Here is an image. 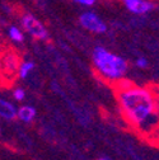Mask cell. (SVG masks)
<instances>
[{
  "instance_id": "cell-3",
  "label": "cell",
  "mask_w": 159,
  "mask_h": 160,
  "mask_svg": "<svg viewBox=\"0 0 159 160\" xmlns=\"http://www.w3.org/2000/svg\"><path fill=\"white\" fill-rule=\"evenodd\" d=\"M21 24L22 28H24V31L36 39L46 41L49 38V32L45 24L31 13H23L21 15Z\"/></svg>"
},
{
  "instance_id": "cell-15",
  "label": "cell",
  "mask_w": 159,
  "mask_h": 160,
  "mask_svg": "<svg viewBox=\"0 0 159 160\" xmlns=\"http://www.w3.org/2000/svg\"><path fill=\"white\" fill-rule=\"evenodd\" d=\"M5 80H7V78H5V75H4V71H3L2 66H0V88H2V87L5 84Z\"/></svg>"
},
{
  "instance_id": "cell-7",
  "label": "cell",
  "mask_w": 159,
  "mask_h": 160,
  "mask_svg": "<svg viewBox=\"0 0 159 160\" xmlns=\"http://www.w3.org/2000/svg\"><path fill=\"white\" fill-rule=\"evenodd\" d=\"M17 112L18 107H15L14 103L0 97V119H5V121L17 119Z\"/></svg>"
},
{
  "instance_id": "cell-20",
  "label": "cell",
  "mask_w": 159,
  "mask_h": 160,
  "mask_svg": "<svg viewBox=\"0 0 159 160\" xmlns=\"http://www.w3.org/2000/svg\"><path fill=\"white\" fill-rule=\"evenodd\" d=\"M0 133H2V127H0Z\"/></svg>"
},
{
  "instance_id": "cell-2",
  "label": "cell",
  "mask_w": 159,
  "mask_h": 160,
  "mask_svg": "<svg viewBox=\"0 0 159 160\" xmlns=\"http://www.w3.org/2000/svg\"><path fill=\"white\" fill-rule=\"evenodd\" d=\"M92 64L95 74L112 85L124 79L129 70L127 61L102 46H97L92 53Z\"/></svg>"
},
{
  "instance_id": "cell-13",
  "label": "cell",
  "mask_w": 159,
  "mask_h": 160,
  "mask_svg": "<svg viewBox=\"0 0 159 160\" xmlns=\"http://www.w3.org/2000/svg\"><path fill=\"white\" fill-rule=\"evenodd\" d=\"M148 61H146V58H144V57H139L137 60H136V66L139 68V69H146L148 68Z\"/></svg>"
},
{
  "instance_id": "cell-19",
  "label": "cell",
  "mask_w": 159,
  "mask_h": 160,
  "mask_svg": "<svg viewBox=\"0 0 159 160\" xmlns=\"http://www.w3.org/2000/svg\"><path fill=\"white\" fill-rule=\"evenodd\" d=\"M0 39H2V31H0Z\"/></svg>"
},
{
  "instance_id": "cell-10",
  "label": "cell",
  "mask_w": 159,
  "mask_h": 160,
  "mask_svg": "<svg viewBox=\"0 0 159 160\" xmlns=\"http://www.w3.org/2000/svg\"><path fill=\"white\" fill-rule=\"evenodd\" d=\"M8 37L12 42L14 43H22L24 41V34L21 28H18L15 26H10L8 29Z\"/></svg>"
},
{
  "instance_id": "cell-18",
  "label": "cell",
  "mask_w": 159,
  "mask_h": 160,
  "mask_svg": "<svg viewBox=\"0 0 159 160\" xmlns=\"http://www.w3.org/2000/svg\"><path fill=\"white\" fill-rule=\"evenodd\" d=\"M98 160H108V159H106V158H99Z\"/></svg>"
},
{
  "instance_id": "cell-12",
  "label": "cell",
  "mask_w": 159,
  "mask_h": 160,
  "mask_svg": "<svg viewBox=\"0 0 159 160\" xmlns=\"http://www.w3.org/2000/svg\"><path fill=\"white\" fill-rule=\"evenodd\" d=\"M131 85H134V83L131 82V80H129V79H125V78H124V79H121L117 84H115V89H116V90H124V89L130 88Z\"/></svg>"
},
{
  "instance_id": "cell-5",
  "label": "cell",
  "mask_w": 159,
  "mask_h": 160,
  "mask_svg": "<svg viewBox=\"0 0 159 160\" xmlns=\"http://www.w3.org/2000/svg\"><path fill=\"white\" fill-rule=\"evenodd\" d=\"M79 23H80V26L83 28H85L87 31H89L92 33L101 34V33H105L107 31L106 23L93 12L83 13L80 17H79Z\"/></svg>"
},
{
  "instance_id": "cell-8",
  "label": "cell",
  "mask_w": 159,
  "mask_h": 160,
  "mask_svg": "<svg viewBox=\"0 0 159 160\" xmlns=\"http://www.w3.org/2000/svg\"><path fill=\"white\" fill-rule=\"evenodd\" d=\"M37 116V109L31 104H23L18 107L17 119H19L23 123H32Z\"/></svg>"
},
{
  "instance_id": "cell-11",
  "label": "cell",
  "mask_w": 159,
  "mask_h": 160,
  "mask_svg": "<svg viewBox=\"0 0 159 160\" xmlns=\"http://www.w3.org/2000/svg\"><path fill=\"white\" fill-rule=\"evenodd\" d=\"M12 95H13V99L17 102H23L24 99H26V90L21 87H17L13 89L12 92Z\"/></svg>"
},
{
  "instance_id": "cell-1",
  "label": "cell",
  "mask_w": 159,
  "mask_h": 160,
  "mask_svg": "<svg viewBox=\"0 0 159 160\" xmlns=\"http://www.w3.org/2000/svg\"><path fill=\"white\" fill-rule=\"evenodd\" d=\"M117 106L124 121L134 130L151 140L159 130V99L155 87L131 85L116 90Z\"/></svg>"
},
{
  "instance_id": "cell-9",
  "label": "cell",
  "mask_w": 159,
  "mask_h": 160,
  "mask_svg": "<svg viewBox=\"0 0 159 160\" xmlns=\"http://www.w3.org/2000/svg\"><path fill=\"white\" fill-rule=\"evenodd\" d=\"M33 69H34V64L32 61H29V60H22V62H21V65H19V69H18L17 76L19 79L24 80V79H27L31 75V72L33 71Z\"/></svg>"
},
{
  "instance_id": "cell-6",
  "label": "cell",
  "mask_w": 159,
  "mask_h": 160,
  "mask_svg": "<svg viewBox=\"0 0 159 160\" xmlns=\"http://www.w3.org/2000/svg\"><path fill=\"white\" fill-rule=\"evenodd\" d=\"M126 9L134 14H145L154 9V4L150 0H122Z\"/></svg>"
},
{
  "instance_id": "cell-17",
  "label": "cell",
  "mask_w": 159,
  "mask_h": 160,
  "mask_svg": "<svg viewBox=\"0 0 159 160\" xmlns=\"http://www.w3.org/2000/svg\"><path fill=\"white\" fill-rule=\"evenodd\" d=\"M155 89H156V93H158V99H159V87H155Z\"/></svg>"
},
{
  "instance_id": "cell-4",
  "label": "cell",
  "mask_w": 159,
  "mask_h": 160,
  "mask_svg": "<svg viewBox=\"0 0 159 160\" xmlns=\"http://www.w3.org/2000/svg\"><path fill=\"white\" fill-rule=\"evenodd\" d=\"M21 62H22L21 57L14 50L8 48L0 52V66H2L8 82H12L14 76H17Z\"/></svg>"
},
{
  "instance_id": "cell-16",
  "label": "cell",
  "mask_w": 159,
  "mask_h": 160,
  "mask_svg": "<svg viewBox=\"0 0 159 160\" xmlns=\"http://www.w3.org/2000/svg\"><path fill=\"white\" fill-rule=\"evenodd\" d=\"M151 140H155V142H156V145L159 146V130L156 131V133H155V135L153 136V138H151Z\"/></svg>"
},
{
  "instance_id": "cell-14",
  "label": "cell",
  "mask_w": 159,
  "mask_h": 160,
  "mask_svg": "<svg viewBox=\"0 0 159 160\" xmlns=\"http://www.w3.org/2000/svg\"><path fill=\"white\" fill-rule=\"evenodd\" d=\"M74 2L80 5H84V7H92L95 4L97 0H74Z\"/></svg>"
}]
</instances>
